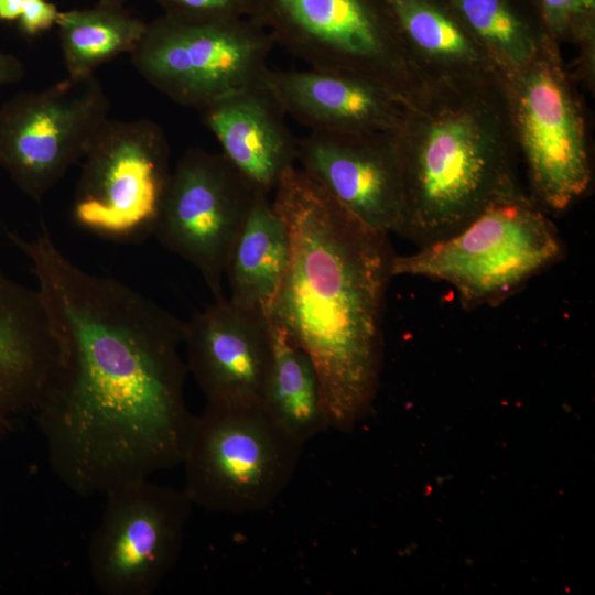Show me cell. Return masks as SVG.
<instances>
[{
  "mask_svg": "<svg viewBox=\"0 0 595 595\" xmlns=\"http://www.w3.org/2000/svg\"><path fill=\"white\" fill-rule=\"evenodd\" d=\"M8 237L32 264L61 346L60 380L34 418L57 479L86 498L181 465L196 416L184 321L77 267L44 225L31 240Z\"/></svg>",
  "mask_w": 595,
  "mask_h": 595,
  "instance_id": "cell-1",
  "label": "cell"
},
{
  "mask_svg": "<svg viewBox=\"0 0 595 595\" xmlns=\"http://www.w3.org/2000/svg\"><path fill=\"white\" fill-rule=\"evenodd\" d=\"M290 260L267 312L312 359L328 425L348 431L377 391L394 252L377 231L292 166L274 188Z\"/></svg>",
  "mask_w": 595,
  "mask_h": 595,
  "instance_id": "cell-2",
  "label": "cell"
},
{
  "mask_svg": "<svg viewBox=\"0 0 595 595\" xmlns=\"http://www.w3.org/2000/svg\"><path fill=\"white\" fill-rule=\"evenodd\" d=\"M393 136L403 197L397 234L418 247L452 236L520 187L501 74L424 82Z\"/></svg>",
  "mask_w": 595,
  "mask_h": 595,
  "instance_id": "cell-3",
  "label": "cell"
},
{
  "mask_svg": "<svg viewBox=\"0 0 595 595\" xmlns=\"http://www.w3.org/2000/svg\"><path fill=\"white\" fill-rule=\"evenodd\" d=\"M562 257V241L547 212L519 187L452 236L394 255L392 275L445 282L467 309L495 306Z\"/></svg>",
  "mask_w": 595,
  "mask_h": 595,
  "instance_id": "cell-4",
  "label": "cell"
},
{
  "mask_svg": "<svg viewBox=\"0 0 595 595\" xmlns=\"http://www.w3.org/2000/svg\"><path fill=\"white\" fill-rule=\"evenodd\" d=\"M303 446L262 400L206 401L181 464L183 489L209 512L263 511L290 485Z\"/></svg>",
  "mask_w": 595,
  "mask_h": 595,
  "instance_id": "cell-5",
  "label": "cell"
},
{
  "mask_svg": "<svg viewBox=\"0 0 595 595\" xmlns=\"http://www.w3.org/2000/svg\"><path fill=\"white\" fill-rule=\"evenodd\" d=\"M248 19L311 68L371 79L405 102L424 83L387 0H251Z\"/></svg>",
  "mask_w": 595,
  "mask_h": 595,
  "instance_id": "cell-6",
  "label": "cell"
},
{
  "mask_svg": "<svg viewBox=\"0 0 595 595\" xmlns=\"http://www.w3.org/2000/svg\"><path fill=\"white\" fill-rule=\"evenodd\" d=\"M530 196L564 212L589 188L593 166L583 102L560 45L547 37L522 67L501 74Z\"/></svg>",
  "mask_w": 595,
  "mask_h": 595,
  "instance_id": "cell-7",
  "label": "cell"
},
{
  "mask_svg": "<svg viewBox=\"0 0 595 595\" xmlns=\"http://www.w3.org/2000/svg\"><path fill=\"white\" fill-rule=\"evenodd\" d=\"M271 34L248 18L148 22L130 54L137 72L172 101L202 111L235 91L266 84Z\"/></svg>",
  "mask_w": 595,
  "mask_h": 595,
  "instance_id": "cell-8",
  "label": "cell"
},
{
  "mask_svg": "<svg viewBox=\"0 0 595 595\" xmlns=\"http://www.w3.org/2000/svg\"><path fill=\"white\" fill-rule=\"evenodd\" d=\"M83 159L72 207L77 226L116 242L153 235L172 173L161 127L108 117Z\"/></svg>",
  "mask_w": 595,
  "mask_h": 595,
  "instance_id": "cell-9",
  "label": "cell"
},
{
  "mask_svg": "<svg viewBox=\"0 0 595 595\" xmlns=\"http://www.w3.org/2000/svg\"><path fill=\"white\" fill-rule=\"evenodd\" d=\"M88 543L89 575L104 595H151L175 567L194 507L184 489L138 479L104 495Z\"/></svg>",
  "mask_w": 595,
  "mask_h": 595,
  "instance_id": "cell-10",
  "label": "cell"
},
{
  "mask_svg": "<svg viewBox=\"0 0 595 595\" xmlns=\"http://www.w3.org/2000/svg\"><path fill=\"white\" fill-rule=\"evenodd\" d=\"M108 111L95 75L17 94L0 106V166L40 202L84 158Z\"/></svg>",
  "mask_w": 595,
  "mask_h": 595,
  "instance_id": "cell-11",
  "label": "cell"
},
{
  "mask_svg": "<svg viewBox=\"0 0 595 595\" xmlns=\"http://www.w3.org/2000/svg\"><path fill=\"white\" fill-rule=\"evenodd\" d=\"M257 192L221 153L188 149L172 170L153 236L202 274L214 299L224 295L229 252Z\"/></svg>",
  "mask_w": 595,
  "mask_h": 595,
  "instance_id": "cell-12",
  "label": "cell"
},
{
  "mask_svg": "<svg viewBox=\"0 0 595 595\" xmlns=\"http://www.w3.org/2000/svg\"><path fill=\"white\" fill-rule=\"evenodd\" d=\"M296 163L361 223L398 232L403 197L393 131H309L298 138Z\"/></svg>",
  "mask_w": 595,
  "mask_h": 595,
  "instance_id": "cell-13",
  "label": "cell"
},
{
  "mask_svg": "<svg viewBox=\"0 0 595 595\" xmlns=\"http://www.w3.org/2000/svg\"><path fill=\"white\" fill-rule=\"evenodd\" d=\"M186 365L210 400H261L272 359L267 313L219 296L183 323Z\"/></svg>",
  "mask_w": 595,
  "mask_h": 595,
  "instance_id": "cell-14",
  "label": "cell"
},
{
  "mask_svg": "<svg viewBox=\"0 0 595 595\" xmlns=\"http://www.w3.org/2000/svg\"><path fill=\"white\" fill-rule=\"evenodd\" d=\"M61 370V346L40 292L0 270V437L19 418H35Z\"/></svg>",
  "mask_w": 595,
  "mask_h": 595,
  "instance_id": "cell-15",
  "label": "cell"
},
{
  "mask_svg": "<svg viewBox=\"0 0 595 595\" xmlns=\"http://www.w3.org/2000/svg\"><path fill=\"white\" fill-rule=\"evenodd\" d=\"M266 84L285 116L310 131H393L405 105L387 87L342 72L270 69Z\"/></svg>",
  "mask_w": 595,
  "mask_h": 595,
  "instance_id": "cell-16",
  "label": "cell"
},
{
  "mask_svg": "<svg viewBox=\"0 0 595 595\" xmlns=\"http://www.w3.org/2000/svg\"><path fill=\"white\" fill-rule=\"evenodd\" d=\"M221 154L253 186L269 194L298 160V138L267 84L226 95L202 111Z\"/></svg>",
  "mask_w": 595,
  "mask_h": 595,
  "instance_id": "cell-17",
  "label": "cell"
},
{
  "mask_svg": "<svg viewBox=\"0 0 595 595\" xmlns=\"http://www.w3.org/2000/svg\"><path fill=\"white\" fill-rule=\"evenodd\" d=\"M424 82L472 80L500 74L443 0H387Z\"/></svg>",
  "mask_w": 595,
  "mask_h": 595,
  "instance_id": "cell-18",
  "label": "cell"
},
{
  "mask_svg": "<svg viewBox=\"0 0 595 595\" xmlns=\"http://www.w3.org/2000/svg\"><path fill=\"white\" fill-rule=\"evenodd\" d=\"M289 260L290 236L285 223L268 194L258 191L226 263L229 299L267 313L286 273Z\"/></svg>",
  "mask_w": 595,
  "mask_h": 595,
  "instance_id": "cell-19",
  "label": "cell"
},
{
  "mask_svg": "<svg viewBox=\"0 0 595 595\" xmlns=\"http://www.w3.org/2000/svg\"><path fill=\"white\" fill-rule=\"evenodd\" d=\"M269 320L272 359L261 400L268 411L305 444L329 429L318 375L310 356L277 322Z\"/></svg>",
  "mask_w": 595,
  "mask_h": 595,
  "instance_id": "cell-20",
  "label": "cell"
},
{
  "mask_svg": "<svg viewBox=\"0 0 595 595\" xmlns=\"http://www.w3.org/2000/svg\"><path fill=\"white\" fill-rule=\"evenodd\" d=\"M56 25L67 76L83 78L119 55L131 54L148 22L122 4L98 1L93 8L61 11Z\"/></svg>",
  "mask_w": 595,
  "mask_h": 595,
  "instance_id": "cell-21",
  "label": "cell"
},
{
  "mask_svg": "<svg viewBox=\"0 0 595 595\" xmlns=\"http://www.w3.org/2000/svg\"><path fill=\"white\" fill-rule=\"evenodd\" d=\"M500 74L526 65L548 37L527 0H443Z\"/></svg>",
  "mask_w": 595,
  "mask_h": 595,
  "instance_id": "cell-22",
  "label": "cell"
},
{
  "mask_svg": "<svg viewBox=\"0 0 595 595\" xmlns=\"http://www.w3.org/2000/svg\"><path fill=\"white\" fill-rule=\"evenodd\" d=\"M545 35L558 45L574 43L588 85L595 74V0H527Z\"/></svg>",
  "mask_w": 595,
  "mask_h": 595,
  "instance_id": "cell-23",
  "label": "cell"
},
{
  "mask_svg": "<svg viewBox=\"0 0 595 595\" xmlns=\"http://www.w3.org/2000/svg\"><path fill=\"white\" fill-rule=\"evenodd\" d=\"M164 14L185 20L248 18L251 0H155Z\"/></svg>",
  "mask_w": 595,
  "mask_h": 595,
  "instance_id": "cell-24",
  "label": "cell"
},
{
  "mask_svg": "<svg viewBox=\"0 0 595 595\" xmlns=\"http://www.w3.org/2000/svg\"><path fill=\"white\" fill-rule=\"evenodd\" d=\"M60 12L57 7L50 1L24 0L17 22L22 33L34 36L56 25Z\"/></svg>",
  "mask_w": 595,
  "mask_h": 595,
  "instance_id": "cell-25",
  "label": "cell"
},
{
  "mask_svg": "<svg viewBox=\"0 0 595 595\" xmlns=\"http://www.w3.org/2000/svg\"><path fill=\"white\" fill-rule=\"evenodd\" d=\"M24 75L23 63L13 54L0 51V88L20 82Z\"/></svg>",
  "mask_w": 595,
  "mask_h": 595,
  "instance_id": "cell-26",
  "label": "cell"
},
{
  "mask_svg": "<svg viewBox=\"0 0 595 595\" xmlns=\"http://www.w3.org/2000/svg\"><path fill=\"white\" fill-rule=\"evenodd\" d=\"M24 0H0V20L17 21L21 14Z\"/></svg>",
  "mask_w": 595,
  "mask_h": 595,
  "instance_id": "cell-27",
  "label": "cell"
},
{
  "mask_svg": "<svg viewBox=\"0 0 595 595\" xmlns=\"http://www.w3.org/2000/svg\"><path fill=\"white\" fill-rule=\"evenodd\" d=\"M100 2H107V3H115V4H122L126 0H98Z\"/></svg>",
  "mask_w": 595,
  "mask_h": 595,
  "instance_id": "cell-28",
  "label": "cell"
}]
</instances>
